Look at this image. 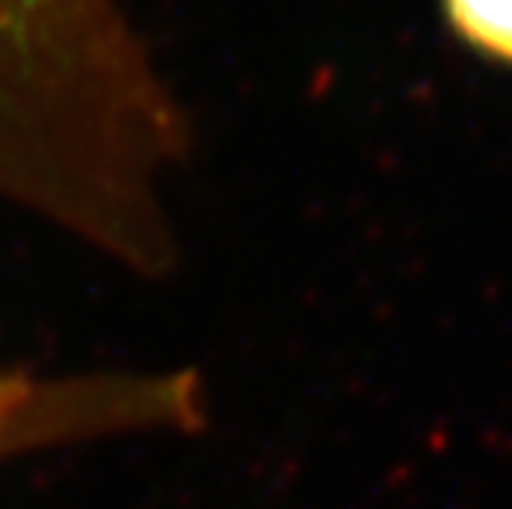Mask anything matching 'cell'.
<instances>
[{
    "mask_svg": "<svg viewBox=\"0 0 512 509\" xmlns=\"http://www.w3.org/2000/svg\"><path fill=\"white\" fill-rule=\"evenodd\" d=\"M126 0H0V205L53 222L110 156L139 80Z\"/></svg>",
    "mask_w": 512,
    "mask_h": 509,
    "instance_id": "obj_1",
    "label": "cell"
},
{
    "mask_svg": "<svg viewBox=\"0 0 512 509\" xmlns=\"http://www.w3.org/2000/svg\"><path fill=\"white\" fill-rule=\"evenodd\" d=\"M443 10L466 47L512 67V0H443Z\"/></svg>",
    "mask_w": 512,
    "mask_h": 509,
    "instance_id": "obj_3",
    "label": "cell"
},
{
    "mask_svg": "<svg viewBox=\"0 0 512 509\" xmlns=\"http://www.w3.org/2000/svg\"><path fill=\"white\" fill-rule=\"evenodd\" d=\"M205 424L192 371H10L0 367V463L110 437L189 433Z\"/></svg>",
    "mask_w": 512,
    "mask_h": 509,
    "instance_id": "obj_2",
    "label": "cell"
}]
</instances>
